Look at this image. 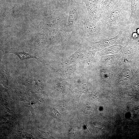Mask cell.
Segmentation results:
<instances>
[{
	"mask_svg": "<svg viewBox=\"0 0 139 139\" xmlns=\"http://www.w3.org/2000/svg\"><path fill=\"white\" fill-rule=\"evenodd\" d=\"M138 84H139V83H138Z\"/></svg>",
	"mask_w": 139,
	"mask_h": 139,
	"instance_id": "e0dca14e",
	"label": "cell"
},
{
	"mask_svg": "<svg viewBox=\"0 0 139 139\" xmlns=\"http://www.w3.org/2000/svg\"><path fill=\"white\" fill-rule=\"evenodd\" d=\"M53 115L54 117L57 118H59L60 117V114L55 109L53 110Z\"/></svg>",
	"mask_w": 139,
	"mask_h": 139,
	"instance_id": "4fadbf2b",
	"label": "cell"
},
{
	"mask_svg": "<svg viewBox=\"0 0 139 139\" xmlns=\"http://www.w3.org/2000/svg\"><path fill=\"white\" fill-rule=\"evenodd\" d=\"M93 111V110L91 107L87 106L84 108V112L85 114L88 115L91 114Z\"/></svg>",
	"mask_w": 139,
	"mask_h": 139,
	"instance_id": "7c38bea8",
	"label": "cell"
},
{
	"mask_svg": "<svg viewBox=\"0 0 139 139\" xmlns=\"http://www.w3.org/2000/svg\"><path fill=\"white\" fill-rule=\"evenodd\" d=\"M66 16L60 15L55 18L49 19L46 23V27L50 29L57 28L63 29L66 27Z\"/></svg>",
	"mask_w": 139,
	"mask_h": 139,
	"instance_id": "8992f818",
	"label": "cell"
},
{
	"mask_svg": "<svg viewBox=\"0 0 139 139\" xmlns=\"http://www.w3.org/2000/svg\"><path fill=\"white\" fill-rule=\"evenodd\" d=\"M78 12L76 7L73 6L70 9L68 17L67 30L70 32L73 29L77 20Z\"/></svg>",
	"mask_w": 139,
	"mask_h": 139,
	"instance_id": "ba28073f",
	"label": "cell"
},
{
	"mask_svg": "<svg viewBox=\"0 0 139 139\" xmlns=\"http://www.w3.org/2000/svg\"><path fill=\"white\" fill-rule=\"evenodd\" d=\"M81 21L84 31L88 37L93 39L107 37L99 21L95 22L90 20L88 14H84V18L82 19Z\"/></svg>",
	"mask_w": 139,
	"mask_h": 139,
	"instance_id": "3957f363",
	"label": "cell"
},
{
	"mask_svg": "<svg viewBox=\"0 0 139 139\" xmlns=\"http://www.w3.org/2000/svg\"><path fill=\"white\" fill-rule=\"evenodd\" d=\"M131 35V32L128 26L120 30L118 34L112 38L108 37L97 42L89 41L93 47L99 50L115 44L121 45L127 44Z\"/></svg>",
	"mask_w": 139,
	"mask_h": 139,
	"instance_id": "7a4b0ae2",
	"label": "cell"
},
{
	"mask_svg": "<svg viewBox=\"0 0 139 139\" xmlns=\"http://www.w3.org/2000/svg\"><path fill=\"white\" fill-rule=\"evenodd\" d=\"M136 32L139 36V28H138L135 29Z\"/></svg>",
	"mask_w": 139,
	"mask_h": 139,
	"instance_id": "9a60e30c",
	"label": "cell"
},
{
	"mask_svg": "<svg viewBox=\"0 0 139 139\" xmlns=\"http://www.w3.org/2000/svg\"><path fill=\"white\" fill-rule=\"evenodd\" d=\"M123 48L121 45L115 44L107 47L101 51V55H106L116 53H118Z\"/></svg>",
	"mask_w": 139,
	"mask_h": 139,
	"instance_id": "9c48e42d",
	"label": "cell"
},
{
	"mask_svg": "<svg viewBox=\"0 0 139 139\" xmlns=\"http://www.w3.org/2000/svg\"><path fill=\"white\" fill-rule=\"evenodd\" d=\"M131 5L121 1L105 10L99 20L107 37L117 36L129 24Z\"/></svg>",
	"mask_w": 139,
	"mask_h": 139,
	"instance_id": "6da1fadb",
	"label": "cell"
},
{
	"mask_svg": "<svg viewBox=\"0 0 139 139\" xmlns=\"http://www.w3.org/2000/svg\"><path fill=\"white\" fill-rule=\"evenodd\" d=\"M10 76L6 63L2 64L1 68V79L2 81L5 85H7L8 80Z\"/></svg>",
	"mask_w": 139,
	"mask_h": 139,
	"instance_id": "30bf717a",
	"label": "cell"
},
{
	"mask_svg": "<svg viewBox=\"0 0 139 139\" xmlns=\"http://www.w3.org/2000/svg\"><path fill=\"white\" fill-rule=\"evenodd\" d=\"M116 0H102L101 2L104 12L115 3L116 2Z\"/></svg>",
	"mask_w": 139,
	"mask_h": 139,
	"instance_id": "8fae6325",
	"label": "cell"
},
{
	"mask_svg": "<svg viewBox=\"0 0 139 139\" xmlns=\"http://www.w3.org/2000/svg\"><path fill=\"white\" fill-rule=\"evenodd\" d=\"M85 5L90 20L98 22L104 12L101 2L98 0H82Z\"/></svg>",
	"mask_w": 139,
	"mask_h": 139,
	"instance_id": "277c9868",
	"label": "cell"
},
{
	"mask_svg": "<svg viewBox=\"0 0 139 139\" xmlns=\"http://www.w3.org/2000/svg\"><path fill=\"white\" fill-rule=\"evenodd\" d=\"M6 53L13 54L17 56L21 60L29 58H34L42 62L37 55L32 50L27 49H15L5 52Z\"/></svg>",
	"mask_w": 139,
	"mask_h": 139,
	"instance_id": "5b68a950",
	"label": "cell"
},
{
	"mask_svg": "<svg viewBox=\"0 0 139 139\" xmlns=\"http://www.w3.org/2000/svg\"><path fill=\"white\" fill-rule=\"evenodd\" d=\"M66 104L64 102H62L59 104V106L63 110H65L66 108Z\"/></svg>",
	"mask_w": 139,
	"mask_h": 139,
	"instance_id": "5bb4252c",
	"label": "cell"
},
{
	"mask_svg": "<svg viewBox=\"0 0 139 139\" xmlns=\"http://www.w3.org/2000/svg\"><path fill=\"white\" fill-rule=\"evenodd\" d=\"M131 8L129 24L139 22V0H131Z\"/></svg>",
	"mask_w": 139,
	"mask_h": 139,
	"instance_id": "52a82bcc",
	"label": "cell"
},
{
	"mask_svg": "<svg viewBox=\"0 0 139 139\" xmlns=\"http://www.w3.org/2000/svg\"><path fill=\"white\" fill-rule=\"evenodd\" d=\"M12 0L15 3H16V2H19L22 0Z\"/></svg>",
	"mask_w": 139,
	"mask_h": 139,
	"instance_id": "2e32d148",
	"label": "cell"
}]
</instances>
